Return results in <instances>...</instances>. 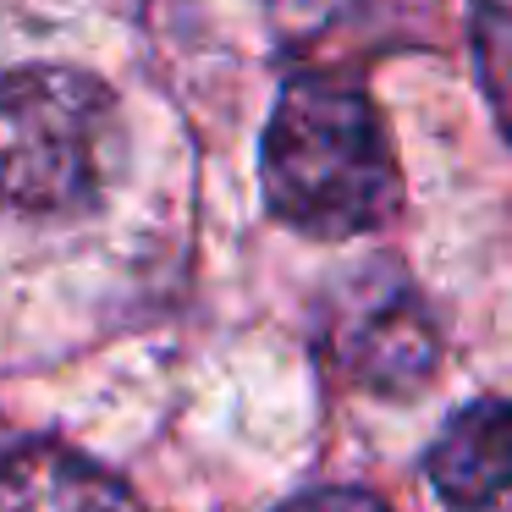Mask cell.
Here are the masks:
<instances>
[{
	"label": "cell",
	"instance_id": "1",
	"mask_svg": "<svg viewBox=\"0 0 512 512\" xmlns=\"http://www.w3.org/2000/svg\"><path fill=\"white\" fill-rule=\"evenodd\" d=\"M270 215L303 237H358L397 215V155L380 111L336 78L281 89L265 127Z\"/></svg>",
	"mask_w": 512,
	"mask_h": 512
},
{
	"label": "cell",
	"instance_id": "2",
	"mask_svg": "<svg viewBox=\"0 0 512 512\" xmlns=\"http://www.w3.org/2000/svg\"><path fill=\"white\" fill-rule=\"evenodd\" d=\"M122 166L116 94L72 67L0 78V204L23 215L89 210Z\"/></svg>",
	"mask_w": 512,
	"mask_h": 512
},
{
	"label": "cell",
	"instance_id": "3",
	"mask_svg": "<svg viewBox=\"0 0 512 512\" xmlns=\"http://www.w3.org/2000/svg\"><path fill=\"white\" fill-rule=\"evenodd\" d=\"M435 320L402 276H358L331 309V358L347 380L375 391H408L435 369Z\"/></svg>",
	"mask_w": 512,
	"mask_h": 512
},
{
	"label": "cell",
	"instance_id": "4",
	"mask_svg": "<svg viewBox=\"0 0 512 512\" xmlns=\"http://www.w3.org/2000/svg\"><path fill=\"white\" fill-rule=\"evenodd\" d=\"M430 479L452 512H512V402L452 413L430 446Z\"/></svg>",
	"mask_w": 512,
	"mask_h": 512
},
{
	"label": "cell",
	"instance_id": "5",
	"mask_svg": "<svg viewBox=\"0 0 512 512\" xmlns=\"http://www.w3.org/2000/svg\"><path fill=\"white\" fill-rule=\"evenodd\" d=\"M0 512H133V496L78 446L23 441L0 457Z\"/></svg>",
	"mask_w": 512,
	"mask_h": 512
},
{
	"label": "cell",
	"instance_id": "6",
	"mask_svg": "<svg viewBox=\"0 0 512 512\" xmlns=\"http://www.w3.org/2000/svg\"><path fill=\"white\" fill-rule=\"evenodd\" d=\"M474 50H479L485 94L512 138V6L507 0H479L474 6Z\"/></svg>",
	"mask_w": 512,
	"mask_h": 512
},
{
	"label": "cell",
	"instance_id": "7",
	"mask_svg": "<svg viewBox=\"0 0 512 512\" xmlns=\"http://www.w3.org/2000/svg\"><path fill=\"white\" fill-rule=\"evenodd\" d=\"M276 512H391L380 496L369 490H347V485H325V490H303V496L281 501Z\"/></svg>",
	"mask_w": 512,
	"mask_h": 512
}]
</instances>
